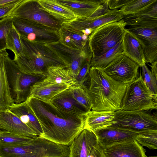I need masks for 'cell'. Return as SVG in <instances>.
I'll return each mask as SVG.
<instances>
[{"mask_svg": "<svg viewBox=\"0 0 157 157\" xmlns=\"http://www.w3.org/2000/svg\"><path fill=\"white\" fill-rule=\"evenodd\" d=\"M94 133L96 136L98 144L102 149L114 144L136 140L138 134L112 125Z\"/></svg>", "mask_w": 157, "mask_h": 157, "instance_id": "13", "label": "cell"}, {"mask_svg": "<svg viewBox=\"0 0 157 157\" xmlns=\"http://www.w3.org/2000/svg\"><path fill=\"white\" fill-rule=\"evenodd\" d=\"M8 15L33 21L59 30L61 23L41 7L38 0H22Z\"/></svg>", "mask_w": 157, "mask_h": 157, "instance_id": "9", "label": "cell"}, {"mask_svg": "<svg viewBox=\"0 0 157 157\" xmlns=\"http://www.w3.org/2000/svg\"><path fill=\"white\" fill-rule=\"evenodd\" d=\"M4 59L10 94L14 103L25 101L30 95L31 86L43 80L46 75L24 73L9 56L7 52Z\"/></svg>", "mask_w": 157, "mask_h": 157, "instance_id": "4", "label": "cell"}, {"mask_svg": "<svg viewBox=\"0 0 157 157\" xmlns=\"http://www.w3.org/2000/svg\"><path fill=\"white\" fill-rule=\"evenodd\" d=\"M88 91L92 100V110H121L122 101L128 84L115 80L102 69L90 67Z\"/></svg>", "mask_w": 157, "mask_h": 157, "instance_id": "2", "label": "cell"}, {"mask_svg": "<svg viewBox=\"0 0 157 157\" xmlns=\"http://www.w3.org/2000/svg\"><path fill=\"white\" fill-rule=\"evenodd\" d=\"M127 29L142 40L144 48L157 46V24L131 26Z\"/></svg>", "mask_w": 157, "mask_h": 157, "instance_id": "27", "label": "cell"}, {"mask_svg": "<svg viewBox=\"0 0 157 157\" xmlns=\"http://www.w3.org/2000/svg\"><path fill=\"white\" fill-rule=\"evenodd\" d=\"M122 42L123 53L141 67L145 63L144 53V45L142 40L126 29Z\"/></svg>", "mask_w": 157, "mask_h": 157, "instance_id": "17", "label": "cell"}, {"mask_svg": "<svg viewBox=\"0 0 157 157\" xmlns=\"http://www.w3.org/2000/svg\"><path fill=\"white\" fill-rule=\"evenodd\" d=\"M9 109L38 136L42 135L43 131L39 122L26 101L19 103H13Z\"/></svg>", "mask_w": 157, "mask_h": 157, "instance_id": "22", "label": "cell"}, {"mask_svg": "<svg viewBox=\"0 0 157 157\" xmlns=\"http://www.w3.org/2000/svg\"><path fill=\"white\" fill-rule=\"evenodd\" d=\"M19 0H0V7L16 2Z\"/></svg>", "mask_w": 157, "mask_h": 157, "instance_id": "41", "label": "cell"}, {"mask_svg": "<svg viewBox=\"0 0 157 157\" xmlns=\"http://www.w3.org/2000/svg\"><path fill=\"white\" fill-rule=\"evenodd\" d=\"M141 67L144 82L151 91L155 95H157V79L152 74L145 63H143Z\"/></svg>", "mask_w": 157, "mask_h": 157, "instance_id": "35", "label": "cell"}, {"mask_svg": "<svg viewBox=\"0 0 157 157\" xmlns=\"http://www.w3.org/2000/svg\"><path fill=\"white\" fill-rule=\"evenodd\" d=\"M115 115L114 111L91 110L85 115L84 129L94 132L111 126L116 123L113 121Z\"/></svg>", "mask_w": 157, "mask_h": 157, "instance_id": "19", "label": "cell"}, {"mask_svg": "<svg viewBox=\"0 0 157 157\" xmlns=\"http://www.w3.org/2000/svg\"><path fill=\"white\" fill-rule=\"evenodd\" d=\"M38 120L43 131L40 136L69 146L84 129L85 115L62 111L49 101L29 96L26 101Z\"/></svg>", "mask_w": 157, "mask_h": 157, "instance_id": "1", "label": "cell"}, {"mask_svg": "<svg viewBox=\"0 0 157 157\" xmlns=\"http://www.w3.org/2000/svg\"><path fill=\"white\" fill-rule=\"evenodd\" d=\"M71 94L76 101L88 112L91 110L93 103L85 85L80 86L77 84L71 86Z\"/></svg>", "mask_w": 157, "mask_h": 157, "instance_id": "29", "label": "cell"}, {"mask_svg": "<svg viewBox=\"0 0 157 157\" xmlns=\"http://www.w3.org/2000/svg\"><path fill=\"white\" fill-rule=\"evenodd\" d=\"M126 26V23L123 19L96 29L89 36V40L92 57L100 56L121 41Z\"/></svg>", "mask_w": 157, "mask_h": 157, "instance_id": "5", "label": "cell"}, {"mask_svg": "<svg viewBox=\"0 0 157 157\" xmlns=\"http://www.w3.org/2000/svg\"><path fill=\"white\" fill-rule=\"evenodd\" d=\"M157 109V95L149 89L140 74L134 80L127 84L121 110L147 111Z\"/></svg>", "mask_w": 157, "mask_h": 157, "instance_id": "6", "label": "cell"}, {"mask_svg": "<svg viewBox=\"0 0 157 157\" xmlns=\"http://www.w3.org/2000/svg\"><path fill=\"white\" fill-rule=\"evenodd\" d=\"M88 157H105L102 148L98 143L92 148Z\"/></svg>", "mask_w": 157, "mask_h": 157, "instance_id": "39", "label": "cell"}, {"mask_svg": "<svg viewBox=\"0 0 157 157\" xmlns=\"http://www.w3.org/2000/svg\"><path fill=\"white\" fill-rule=\"evenodd\" d=\"M38 2L43 9L61 24L76 18L71 11L60 5L56 0H38Z\"/></svg>", "mask_w": 157, "mask_h": 157, "instance_id": "24", "label": "cell"}, {"mask_svg": "<svg viewBox=\"0 0 157 157\" xmlns=\"http://www.w3.org/2000/svg\"><path fill=\"white\" fill-rule=\"evenodd\" d=\"M21 1L19 0L16 2L0 7V18H3L8 16Z\"/></svg>", "mask_w": 157, "mask_h": 157, "instance_id": "37", "label": "cell"}, {"mask_svg": "<svg viewBox=\"0 0 157 157\" xmlns=\"http://www.w3.org/2000/svg\"><path fill=\"white\" fill-rule=\"evenodd\" d=\"M7 52H0V109L8 108L13 103L11 97L4 57Z\"/></svg>", "mask_w": 157, "mask_h": 157, "instance_id": "25", "label": "cell"}, {"mask_svg": "<svg viewBox=\"0 0 157 157\" xmlns=\"http://www.w3.org/2000/svg\"><path fill=\"white\" fill-rule=\"evenodd\" d=\"M13 23L20 36L29 40L46 44L60 40L59 30L36 22L13 17Z\"/></svg>", "mask_w": 157, "mask_h": 157, "instance_id": "8", "label": "cell"}, {"mask_svg": "<svg viewBox=\"0 0 157 157\" xmlns=\"http://www.w3.org/2000/svg\"><path fill=\"white\" fill-rule=\"evenodd\" d=\"M60 41L65 45L75 49L83 50L89 45V36L73 29L63 24L59 30Z\"/></svg>", "mask_w": 157, "mask_h": 157, "instance_id": "21", "label": "cell"}, {"mask_svg": "<svg viewBox=\"0 0 157 157\" xmlns=\"http://www.w3.org/2000/svg\"><path fill=\"white\" fill-rule=\"evenodd\" d=\"M13 18L8 15L0 20V52L6 49L7 38L13 25Z\"/></svg>", "mask_w": 157, "mask_h": 157, "instance_id": "34", "label": "cell"}, {"mask_svg": "<svg viewBox=\"0 0 157 157\" xmlns=\"http://www.w3.org/2000/svg\"><path fill=\"white\" fill-rule=\"evenodd\" d=\"M0 129L32 138L38 136L8 108L0 109Z\"/></svg>", "mask_w": 157, "mask_h": 157, "instance_id": "14", "label": "cell"}, {"mask_svg": "<svg viewBox=\"0 0 157 157\" xmlns=\"http://www.w3.org/2000/svg\"><path fill=\"white\" fill-rule=\"evenodd\" d=\"M136 140L142 146L150 149H157V130H149L138 133Z\"/></svg>", "mask_w": 157, "mask_h": 157, "instance_id": "33", "label": "cell"}, {"mask_svg": "<svg viewBox=\"0 0 157 157\" xmlns=\"http://www.w3.org/2000/svg\"><path fill=\"white\" fill-rule=\"evenodd\" d=\"M6 49L10 50L15 55L14 57L22 55V46L20 36L13 25L7 36Z\"/></svg>", "mask_w": 157, "mask_h": 157, "instance_id": "32", "label": "cell"}, {"mask_svg": "<svg viewBox=\"0 0 157 157\" xmlns=\"http://www.w3.org/2000/svg\"><path fill=\"white\" fill-rule=\"evenodd\" d=\"M151 72L156 78L157 79V61H155L151 63Z\"/></svg>", "mask_w": 157, "mask_h": 157, "instance_id": "40", "label": "cell"}, {"mask_svg": "<svg viewBox=\"0 0 157 157\" xmlns=\"http://www.w3.org/2000/svg\"><path fill=\"white\" fill-rule=\"evenodd\" d=\"M23 54L14 57L13 60L20 70L28 74L46 75L52 67L67 68L65 64L44 44L31 41L20 36Z\"/></svg>", "mask_w": 157, "mask_h": 157, "instance_id": "3", "label": "cell"}, {"mask_svg": "<svg viewBox=\"0 0 157 157\" xmlns=\"http://www.w3.org/2000/svg\"><path fill=\"white\" fill-rule=\"evenodd\" d=\"M43 81L52 84L72 86L75 84V79L67 68L60 66L49 67Z\"/></svg>", "mask_w": 157, "mask_h": 157, "instance_id": "26", "label": "cell"}, {"mask_svg": "<svg viewBox=\"0 0 157 157\" xmlns=\"http://www.w3.org/2000/svg\"><path fill=\"white\" fill-rule=\"evenodd\" d=\"M71 86L56 95L49 101L62 111L72 114L85 115L87 112L73 97Z\"/></svg>", "mask_w": 157, "mask_h": 157, "instance_id": "20", "label": "cell"}, {"mask_svg": "<svg viewBox=\"0 0 157 157\" xmlns=\"http://www.w3.org/2000/svg\"><path fill=\"white\" fill-rule=\"evenodd\" d=\"M42 80L36 83L31 86L29 96L43 101H49L56 95L71 86L50 83Z\"/></svg>", "mask_w": 157, "mask_h": 157, "instance_id": "23", "label": "cell"}, {"mask_svg": "<svg viewBox=\"0 0 157 157\" xmlns=\"http://www.w3.org/2000/svg\"><path fill=\"white\" fill-rule=\"evenodd\" d=\"M71 11L76 18H87L100 8L104 0H56Z\"/></svg>", "mask_w": 157, "mask_h": 157, "instance_id": "18", "label": "cell"}, {"mask_svg": "<svg viewBox=\"0 0 157 157\" xmlns=\"http://www.w3.org/2000/svg\"><path fill=\"white\" fill-rule=\"evenodd\" d=\"M157 157V156H149V157Z\"/></svg>", "mask_w": 157, "mask_h": 157, "instance_id": "42", "label": "cell"}, {"mask_svg": "<svg viewBox=\"0 0 157 157\" xmlns=\"http://www.w3.org/2000/svg\"><path fill=\"white\" fill-rule=\"evenodd\" d=\"M44 44L64 62L75 80L84 63L93 56L89 45L84 50H79L69 48L60 41Z\"/></svg>", "mask_w": 157, "mask_h": 157, "instance_id": "10", "label": "cell"}, {"mask_svg": "<svg viewBox=\"0 0 157 157\" xmlns=\"http://www.w3.org/2000/svg\"><path fill=\"white\" fill-rule=\"evenodd\" d=\"M140 67L123 52L102 69L107 75L115 80L128 84L137 77Z\"/></svg>", "mask_w": 157, "mask_h": 157, "instance_id": "11", "label": "cell"}, {"mask_svg": "<svg viewBox=\"0 0 157 157\" xmlns=\"http://www.w3.org/2000/svg\"><path fill=\"white\" fill-rule=\"evenodd\" d=\"M105 157H147L146 151L136 140L114 144L103 149Z\"/></svg>", "mask_w": 157, "mask_h": 157, "instance_id": "15", "label": "cell"}, {"mask_svg": "<svg viewBox=\"0 0 157 157\" xmlns=\"http://www.w3.org/2000/svg\"><path fill=\"white\" fill-rule=\"evenodd\" d=\"M157 0H129L119 10L124 16L137 14L148 8Z\"/></svg>", "mask_w": 157, "mask_h": 157, "instance_id": "30", "label": "cell"}, {"mask_svg": "<svg viewBox=\"0 0 157 157\" xmlns=\"http://www.w3.org/2000/svg\"><path fill=\"white\" fill-rule=\"evenodd\" d=\"M34 138L14 134L0 130V145L14 146L31 143Z\"/></svg>", "mask_w": 157, "mask_h": 157, "instance_id": "31", "label": "cell"}, {"mask_svg": "<svg viewBox=\"0 0 157 157\" xmlns=\"http://www.w3.org/2000/svg\"><path fill=\"white\" fill-rule=\"evenodd\" d=\"M97 143L95 134L84 129L69 146V157H88L92 148Z\"/></svg>", "mask_w": 157, "mask_h": 157, "instance_id": "16", "label": "cell"}, {"mask_svg": "<svg viewBox=\"0 0 157 157\" xmlns=\"http://www.w3.org/2000/svg\"><path fill=\"white\" fill-rule=\"evenodd\" d=\"M91 59L86 60L82 65L75 78L76 84L80 86L85 85V82L89 79Z\"/></svg>", "mask_w": 157, "mask_h": 157, "instance_id": "36", "label": "cell"}, {"mask_svg": "<svg viewBox=\"0 0 157 157\" xmlns=\"http://www.w3.org/2000/svg\"><path fill=\"white\" fill-rule=\"evenodd\" d=\"M123 52L122 41L100 56L92 57L90 60V67L103 69Z\"/></svg>", "mask_w": 157, "mask_h": 157, "instance_id": "28", "label": "cell"}, {"mask_svg": "<svg viewBox=\"0 0 157 157\" xmlns=\"http://www.w3.org/2000/svg\"><path fill=\"white\" fill-rule=\"evenodd\" d=\"M129 0H105L109 10L118 9L125 5Z\"/></svg>", "mask_w": 157, "mask_h": 157, "instance_id": "38", "label": "cell"}, {"mask_svg": "<svg viewBox=\"0 0 157 157\" xmlns=\"http://www.w3.org/2000/svg\"><path fill=\"white\" fill-rule=\"evenodd\" d=\"M123 18L124 16L119 10H109L105 14L91 20L77 18L63 24L83 33L84 31L87 29H90L93 32L96 29L102 25L120 21Z\"/></svg>", "mask_w": 157, "mask_h": 157, "instance_id": "12", "label": "cell"}, {"mask_svg": "<svg viewBox=\"0 0 157 157\" xmlns=\"http://www.w3.org/2000/svg\"><path fill=\"white\" fill-rule=\"evenodd\" d=\"M113 121L116 123L112 125L136 133L157 130V114H152L145 111H115Z\"/></svg>", "mask_w": 157, "mask_h": 157, "instance_id": "7", "label": "cell"}]
</instances>
